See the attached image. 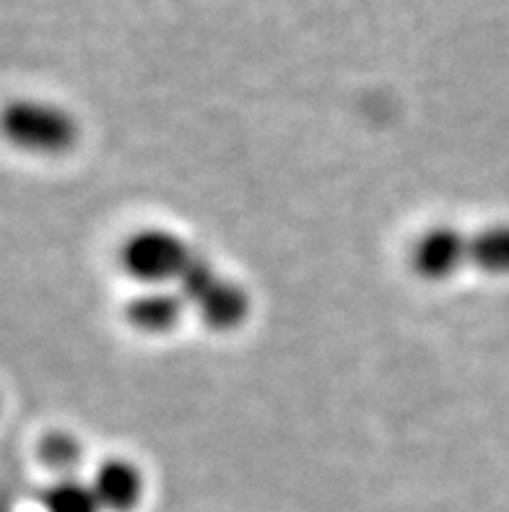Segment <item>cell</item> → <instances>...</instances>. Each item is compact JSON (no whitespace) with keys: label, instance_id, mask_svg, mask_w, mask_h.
Returning <instances> with one entry per match:
<instances>
[{"label":"cell","instance_id":"cell-1","mask_svg":"<svg viewBox=\"0 0 509 512\" xmlns=\"http://www.w3.org/2000/svg\"><path fill=\"white\" fill-rule=\"evenodd\" d=\"M3 130L8 141L29 154H65L78 141V125L71 112L39 99H16L6 107Z\"/></svg>","mask_w":509,"mask_h":512},{"label":"cell","instance_id":"cell-2","mask_svg":"<svg viewBox=\"0 0 509 512\" xmlns=\"http://www.w3.org/2000/svg\"><path fill=\"white\" fill-rule=\"evenodd\" d=\"M193 250L167 229H138L120 247V266L146 286L177 284Z\"/></svg>","mask_w":509,"mask_h":512},{"label":"cell","instance_id":"cell-3","mask_svg":"<svg viewBox=\"0 0 509 512\" xmlns=\"http://www.w3.org/2000/svg\"><path fill=\"white\" fill-rule=\"evenodd\" d=\"M471 263V237L455 227H432L421 234L411 250V266L426 281H447Z\"/></svg>","mask_w":509,"mask_h":512},{"label":"cell","instance_id":"cell-4","mask_svg":"<svg viewBox=\"0 0 509 512\" xmlns=\"http://www.w3.org/2000/svg\"><path fill=\"white\" fill-rule=\"evenodd\" d=\"M190 305L195 307L198 318L203 320L206 328L221 333L239 328L250 315V297H247L245 289L234 284L232 279H224L221 273Z\"/></svg>","mask_w":509,"mask_h":512},{"label":"cell","instance_id":"cell-5","mask_svg":"<svg viewBox=\"0 0 509 512\" xmlns=\"http://www.w3.org/2000/svg\"><path fill=\"white\" fill-rule=\"evenodd\" d=\"M102 512H133L143 500V476L125 458H110L89 481Z\"/></svg>","mask_w":509,"mask_h":512},{"label":"cell","instance_id":"cell-6","mask_svg":"<svg viewBox=\"0 0 509 512\" xmlns=\"http://www.w3.org/2000/svg\"><path fill=\"white\" fill-rule=\"evenodd\" d=\"M185 305L187 302L177 289L172 292V289H162V286H151V289L130 299L128 307H125V318L136 331L159 336V333H169L177 328Z\"/></svg>","mask_w":509,"mask_h":512},{"label":"cell","instance_id":"cell-7","mask_svg":"<svg viewBox=\"0 0 509 512\" xmlns=\"http://www.w3.org/2000/svg\"><path fill=\"white\" fill-rule=\"evenodd\" d=\"M471 266L489 276H509V224H489L471 237Z\"/></svg>","mask_w":509,"mask_h":512},{"label":"cell","instance_id":"cell-8","mask_svg":"<svg viewBox=\"0 0 509 512\" xmlns=\"http://www.w3.org/2000/svg\"><path fill=\"white\" fill-rule=\"evenodd\" d=\"M42 510L45 512H102L97 494L91 484L78 481L76 476L52 481L42 492Z\"/></svg>","mask_w":509,"mask_h":512},{"label":"cell","instance_id":"cell-9","mask_svg":"<svg viewBox=\"0 0 509 512\" xmlns=\"http://www.w3.org/2000/svg\"><path fill=\"white\" fill-rule=\"evenodd\" d=\"M84 458V448L68 432H52L39 442V461L45 463L50 471L60 474V479L73 476V468Z\"/></svg>","mask_w":509,"mask_h":512}]
</instances>
